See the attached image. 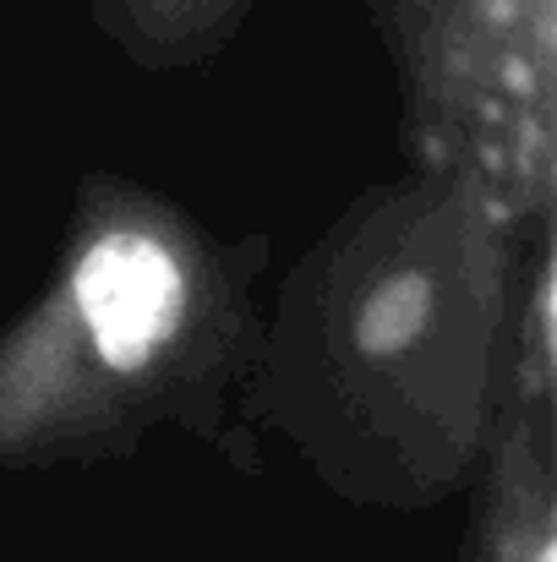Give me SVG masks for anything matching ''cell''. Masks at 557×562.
Here are the masks:
<instances>
[{"mask_svg":"<svg viewBox=\"0 0 557 562\" xmlns=\"http://www.w3.org/2000/svg\"><path fill=\"white\" fill-rule=\"evenodd\" d=\"M476 562H557L553 486H547V459H542L531 415H514L503 437Z\"/></svg>","mask_w":557,"mask_h":562,"instance_id":"3","label":"cell"},{"mask_svg":"<svg viewBox=\"0 0 557 562\" xmlns=\"http://www.w3.org/2000/svg\"><path fill=\"white\" fill-rule=\"evenodd\" d=\"M415 104L514 148V181L547 191L553 0H382Z\"/></svg>","mask_w":557,"mask_h":562,"instance_id":"1","label":"cell"},{"mask_svg":"<svg viewBox=\"0 0 557 562\" xmlns=\"http://www.w3.org/2000/svg\"><path fill=\"white\" fill-rule=\"evenodd\" d=\"M432 317H437L432 273L426 268H399V273L377 279L361 295V306L350 317V345L367 361H393V356L415 350L432 334Z\"/></svg>","mask_w":557,"mask_h":562,"instance_id":"4","label":"cell"},{"mask_svg":"<svg viewBox=\"0 0 557 562\" xmlns=\"http://www.w3.org/2000/svg\"><path fill=\"white\" fill-rule=\"evenodd\" d=\"M246 0H104L115 16V33L137 38L143 49H191L213 38Z\"/></svg>","mask_w":557,"mask_h":562,"instance_id":"5","label":"cell"},{"mask_svg":"<svg viewBox=\"0 0 557 562\" xmlns=\"http://www.w3.org/2000/svg\"><path fill=\"white\" fill-rule=\"evenodd\" d=\"M71 317L104 372L143 376L186 323L181 257L148 229H104L71 268Z\"/></svg>","mask_w":557,"mask_h":562,"instance_id":"2","label":"cell"}]
</instances>
